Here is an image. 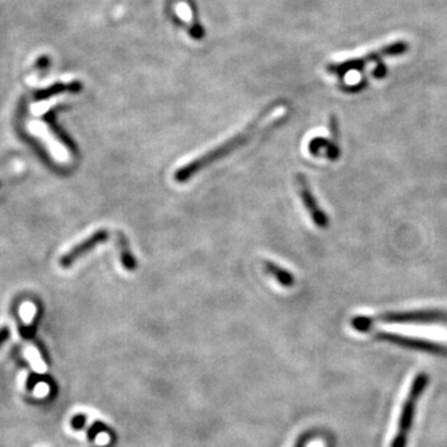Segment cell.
Segmentation results:
<instances>
[{
  "label": "cell",
  "instance_id": "obj_1",
  "mask_svg": "<svg viewBox=\"0 0 447 447\" xmlns=\"http://www.w3.org/2000/svg\"><path fill=\"white\" fill-rule=\"evenodd\" d=\"M270 110H271L270 107L265 108V111L255 118L254 121L248 124L245 130L240 132V133H237L235 136L231 137L228 141H225L223 144L217 146L215 148H212L209 152L204 153V155L195 158L194 161H189V163L184 164L183 167L177 169V172L174 173L175 181L177 183H186L188 180L192 179L195 174L201 172L205 168L214 164L215 161L223 159V157L231 155L232 152H235L236 149L240 148L244 144H246L250 141V138L256 133V130H257L259 126L262 122V118L268 115Z\"/></svg>",
  "mask_w": 447,
  "mask_h": 447
},
{
  "label": "cell",
  "instance_id": "obj_2",
  "mask_svg": "<svg viewBox=\"0 0 447 447\" xmlns=\"http://www.w3.org/2000/svg\"><path fill=\"white\" fill-rule=\"evenodd\" d=\"M406 49H408V43L405 41H401V40L394 41V43L384 45L380 49L374 50L372 52H368L366 55L360 56V57H352V59H347L344 61L329 63L326 70L328 74H335V76L343 79L350 71H360L366 68V65H369L372 62H380L388 56L401 55L406 51Z\"/></svg>",
  "mask_w": 447,
  "mask_h": 447
},
{
  "label": "cell",
  "instance_id": "obj_3",
  "mask_svg": "<svg viewBox=\"0 0 447 447\" xmlns=\"http://www.w3.org/2000/svg\"><path fill=\"white\" fill-rule=\"evenodd\" d=\"M428 378L426 374H417L413 383L410 385L409 394L406 395V399L403 403V408L400 411L399 416V422H397V433L391 442V447H405L408 435H409L410 428L413 424L414 414H415V405L419 400V397L428 384Z\"/></svg>",
  "mask_w": 447,
  "mask_h": 447
},
{
  "label": "cell",
  "instance_id": "obj_4",
  "mask_svg": "<svg viewBox=\"0 0 447 447\" xmlns=\"http://www.w3.org/2000/svg\"><path fill=\"white\" fill-rule=\"evenodd\" d=\"M372 323L386 324H446L447 313L441 310H410V312H388L372 317Z\"/></svg>",
  "mask_w": 447,
  "mask_h": 447
},
{
  "label": "cell",
  "instance_id": "obj_5",
  "mask_svg": "<svg viewBox=\"0 0 447 447\" xmlns=\"http://www.w3.org/2000/svg\"><path fill=\"white\" fill-rule=\"evenodd\" d=\"M296 184H297L299 197L302 199L306 210L308 211L312 221L321 229H327L329 226V217L322 208L318 204L316 197L310 190V183L302 173L296 174Z\"/></svg>",
  "mask_w": 447,
  "mask_h": 447
},
{
  "label": "cell",
  "instance_id": "obj_6",
  "mask_svg": "<svg viewBox=\"0 0 447 447\" xmlns=\"http://www.w3.org/2000/svg\"><path fill=\"white\" fill-rule=\"evenodd\" d=\"M108 237H110V231L107 229H99L95 231L92 235L86 237L83 241L79 242L77 245H74V248L63 255L60 259V265L63 268H68L74 264V261L79 260L81 256L90 252L97 245L105 244L108 240Z\"/></svg>",
  "mask_w": 447,
  "mask_h": 447
},
{
  "label": "cell",
  "instance_id": "obj_7",
  "mask_svg": "<svg viewBox=\"0 0 447 447\" xmlns=\"http://www.w3.org/2000/svg\"><path fill=\"white\" fill-rule=\"evenodd\" d=\"M174 9H175V14L178 19H180L183 25L186 26L188 35L194 39L195 41L201 40L204 37L205 31L203 25L200 24L195 8L186 0H180L175 4Z\"/></svg>",
  "mask_w": 447,
  "mask_h": 447
},
{
  "label": "cell",
  "instance_id": "obj_8",
  "mask_svg": "<svg viewBox=\"0 0 447 447\" xmlns=\"http://www.w3.org/2000/svg\"><path fill=\"white\" fill-rule=\"evenodd\" d=\"M308 150L313 157H326L332 161H337L341 158L339 144L326 137H315L308 144Z\"/></svg>",
  "mask_w": 447,
  "mask_h": 447
},
{
  "label": "cell",
  "instance_id": "obj_9",
  "mask_svg": "<svg viewBox=\"0 0 447 447\" xmlns=\"http://www.w3.org/2000/svg\"><path fill=\"white\" fill-rule=\"evenodd\" d=\"M116 241H117L118 252H119V259H121V264L123 266L126 271L133 272L136 271L138 267V262H137L135 255L130 250V241L127 239V236L124 235L122 231H117L116 232Z\"/></svg>",
  "mask_w": 447,
  "mask_h": 447
},
{
  "label": "cell",
  "instance_id": "obj_10",
  "mask_svg": "<svg viewBox=\"0 0 447 447\" xmlns=\"http://www.w3.org/2000/svg\"><path fill=\"white\" fill-rule=\"evenodd\" d=\"M264 268H265L266 273L271 275L273 279H276L279 285L284 286V287H292L296 282L293 273L287 271L284 267L279 266L272 261H265L264 262Z\"/></svg>",
  "mask_w": 447,
  "mask_h": 447
},
{
  "label": "cell",
  "instance_id": "obj_11",
  "mask_svg": "<svg viewBox=\"0 0 447 447\" xmlns=\"http://www.w3.org/2000/svg\"><path fill=\"white\" fill-rule=\"evenodd\" d=\"M81 88H82V83L81 82H71L68 85H63V83H55L54 86L49 87V88H45L43 91L37 92V99H45L48 97H51V96H55L57 93L62 92H80Z\"/></svg>",
  "mask_w": 447,
  "mask_h": 447
},
{
  "label": "cell",
  "instance_id": "obj_12",
  "mask_svg": "<svg viewBox=\"0 0 447 447\" xmlns=\"http://www.w3.org/2000/svg\"><path fill=\"white\" fill-rule=\"evenodd\" d=\"M329 132H330V139L333 142L339 144V138H341V130H339V122L335 116H330L329 118Z\"/></svg>",
  "mask_w": 447,
  "mask_h": 447
},
{
  "label": "cell",
  "instance_id": "obj_13",
  "mask_svg": "<svg viewBox=\"0 0 447 447\" xmlns=\"http://www.w3.org/2000/svg\"><path fill=\"white\" fill-rule=\"evenodd\" d=\"M386 74H388V68H386L384 63H379L378 66L374 68V71H372V76L375 79H383L386 76Z\"/></svg>",
  "mask_w": 447,
  "mask_h": 447
},
{
  "label": "cell",
  "instance_id": "obj_14",
  "mask_svg": "<svg viewBox=\"0 0 447 447\" xmlns=\"http://www.w3.org/2000/svg\"><path fill=\"white\" fill-rule=\"evenodd\" d=\"M9 335H10V333H9V329L6 328V327L0 329V347L6 343V339L9 338Z\"/></svg>",
  "mask_w": 447,
  "mask_h": 447
},
{
  "label": "cell",
  "instance_id": "obj_15",
  "mask_svg": "<svg viewBox=\"0 0 447 447\" xmlns=\"http://www.w3.org/2000/svg\"><path fill=\"white\" fill-rule=\"evenodd\" d=\"M308 447H326V442L323 440L312 441Z\"/></svg>",
  "mask_w": 447,
  "mask_h": 447
}]
</instances>
